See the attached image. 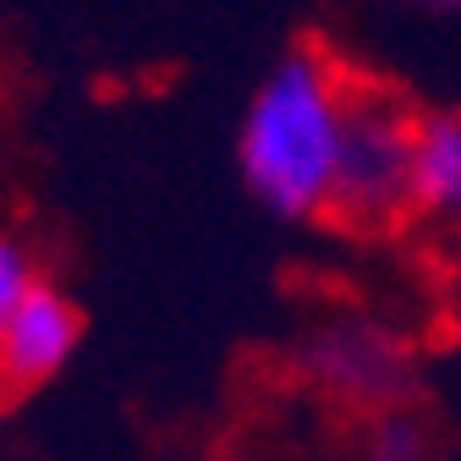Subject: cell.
Listing matches in <instances>:
<instances>
[{"label": "cell", "instance_id": "277c9868", "mask_svg": "<svg viewBox=\"0 0 461 461\" xmlns=\"http://www.w3.org/2000/svg\"><path fill=\"white\" fill-rule=\"evenodd\" d=\"M77 335H83V319H77L72 297H61L44 280L39 292L6 324H0V390L23 395V390L55 379V374L72 363Z\"/></svg>", "mask_w": 461, "mask_h": 461}, {"label": "cell", "instance_id": "3957f363", "mask_svg": "<svg viewBox=\"0 0 461 461\" xmlns=\"http://www.w3.org/2000/svg\"><path fill=\"white\" fill-rule=\"evenodd\" d=\"M297 368L335 401L352 407H390L412 379V346L384 319L368 313H330L297 340Z\"/></svg>", "mask_w": 461, "mask_h": 461}, {"label": "cell", "instance_id": "5b68a950", "mask_svg": "<svg viewBox=\"0 0 461 461\" xmlns=\"http://www.w3.org/2000/svg\"><path fill=\"white\" fill-rule=\"evenodd\" d=\"M412 214H461V110H429L412 127Z\"/></svg>", "mask_w": 461, "mask_h": 461}, {"label": "cell", "instance_id": "8992f818", "mask_svg": "<svg viewBox=\"0 0 461 461\" xmlns=\"http://www.w3.org/2000/svg\"><path fill=\"white\" fill-rule=\"evenodd\" d=\"M39 285H44V275H39V258L28 253V242L12 237V230H0V324L17 313Z\"/></svg>", "mask_w": 461, "mask_h": 461}, {"label": "cell", "instance_id": "6da1fadb", "mask_svg": "<svg viewBox=\"0 0 461 461\" xmlns=\"http://www.w3.org/2000/svg\"><path fill=\"white\" fill-rule=\"evenodd\" d=\"M352 88L340 61L319 50H292L258 77L242 132L237 165L248 193L280 220H319L335 198L340 138L352 115Z\"/></svg>", "mask_w": 461, "mask_h": 461}, {"label": "cell", "instance_id": "7a4b0ae2", "mask_svg": "<svg viewBox=\"0 0 461 461\" xmlns=\"http://www.w3.org/2000/svg\"><path fill=\"white\" fill-rule=\"evenodd\" d=\"M412 127L418 115L395 94L357 83L340 138L330 220L352 230H390L412 214Z\"/></svg>", "mask_w": 461, "mask_h": 461}, {"label": "cell", "instance_id": "52a82bcc", "mask_svg": "<svg viewBox=\"0 0 461 461\" xmlns=\"http://www.w3.org/2000/svg\"><path fill=\"white\" fill-rule=\"evenodd\" d=\"M423 450H429V439L407 412H395V407L379 412V423L368 434V461H423Z\"/></svg>", "mask_w": 461, "mask_h": 461}, {"label": "cell", "instance_id": "ba28073f", "mask_svg": "<svg viewBox=\"0 0 461 461\" xmlns=\"http://www.w3.org/2000/svg\"><path fill=\"white\" fill-rule=\"evenodd\" d=\"M418 6H434V12H461V0H418Z\"/></svg>", "mask_w": 461, "mask_h": 461}]
</instances>
